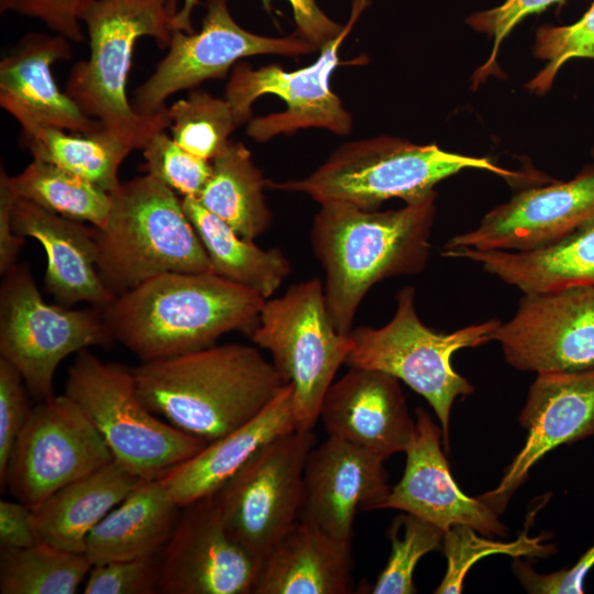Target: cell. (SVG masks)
Segmentation results:
<instances>
[{
  "label": "cell",
  "mask_w": 594,
  "mask_h": 594,
  "mask_svg": "<svg viewBox=\"0 0 594 594\" xmlns=\"http://www.w3.org/2000/svg\"><path fill=\"white\" fill-rule=\"evenodd\" d=\"M266 299L215 273H164L101 308L113 338L142 362L215 345L230 331L250 334Z\"/></svg>",
  "instance_id": "1"
},
{
  "label": "cell",
  "mask_w": 594,
  "mask_h": 594,
  "mask_svg": "<svg viewBox=\"0 0 594 594\" xmlns=\"http://www.w3.org/2000/svg\"><path fill=\"white\" fill-rule=\"evenodd\" d=\"M436 196L396 210L321 205L310 241L324 270V296L336 329L351 332L370 288L384 279L422 272L430 256Z\"/></svg>",
  "instance_id": "2"
},
{
  "label": "cell",
  "mask_w": 594,
  "mask_h": 594,
  "mask_svg": "<svg viewBox=\"0 0 594 594\" xmlns=\"http://www.w3.org/2000/svg\"><path fill=\"white\" fill-rule=\"evenodd\" d=\"M132 372L151 411L208 442L250 421L286 384L256 348L239 343L142 362Z\"/></svg>",
  "instance_id": "3"
},
{
  "label": "cell",
  "mask_w": 594,
  "mask_h": 594,
  "mask_svg": "<svg viewBox=\"0 0 594 594\" xmlns=\"http://www.w3.org/2000/svg\"><path fill=\"white\" fill-rule=\"evenodd\" d=\"M177 0H97L81 15L89 36V56L77 62L65 92L89 118L132 150H142L157 132L169 128L167 108L139 113L128 99L133 48L139 38L169 45Z\"/></svg>",
  "instance_id": "4"
},
{
  "label": "cell",
  "mask_w": 594,
  "mask_h": 594,
  "mask_svg": "<svg viewBox=\"0 0 594 594\" xmlns=\"http://www.w3.org/2000/svg\"><path fill=\"white\" fill-rule=\"evenodd\" d=\"M111 199L95 240L99 275L113 295L164 273H212L182 200L168 186L146 174L121 183Z\"/></svg>",
  "instance_id": "5"
},
{
  "label": "cell",
  "mask_w": 594,
  "mask_h": 594,
  "mask_svg": "<svg viewBox=\"0 0 594 594\" xmlns=\"http://www.w3.org/2000/svg\"><path fill=\"white\" fill-rule=\"evenodd\" d=\"M466 168L486 169L506 179L520 176L485 157L380 136L344 143L305 178L266 180V186L306 194L320 206L346 204L376 210L391 198L417 204L436 196L433 188L439 182Z\"/></svg>",
  "instance_id": "6"
},
{
  "label": "cell",
  "mask_w": 594,
  "mask_h": 594,
  "mask_svg": "<svg viewBox=\"0 0 594 594\" xmlns=\"http://www.w3.org/2000/svg\"><path fill=\"white\" fill-rule=\"evenodd\" d=\"M396 311L385 326L351 330L352 349L345 364L385 372L421 395L436 413L444 449H449L450 414L454 399L474 392L473 385L452 366V354L493 341L501 324L496 318L452 332L427 327L415 307V288L396 295Z\"/></svg>",
  "instance_id": "7"
},
{
  "label": "cell",
  "mask_w": 594,
  "mask_h": 594,
  "mask_svg": "<svg viewBox=\"0 0 594 594\" xmlns=\"http://www.w3.org/2000/svg\"><path fill=\"white\" fill-rule=\"evenodd\" d=\"M64 393L86 413L114 460L142 480H160L209 443L151 411L136 393L132 367L102 362L88 349L68 369Z\"/></svg>",
  "instance_id": "8"
},
{
  "label": "cell",
  "mask_w": 594,
  "mask_h": 594,
  "mask_svg": "<svg viewBox=\"0 0 594 594\" xmlns=\"http://www.w3.org/2000/svg\"><path fill=\"white\" fill-rule=\"evenodd\" d=\"M252 341L270 351L273 365L294 388L296 427L312 430L322 399L352 349L331 320L319 278L302 280L265 300Z\"/></svg>",
  "instance_id": "9"
},
{
  "label": "cell",
  "mask_w": 594,
  "mask_h": 594,
  "mask_svg": "<svg viewBox=\"0 0 594 594\" xmlns=\"http://www.w3.org/2000/svg\"><path fill=\"white\" fill-rule=\"evenodd\" d=\"M366 0H355L349 22L337 37L320 47L318 59L301 69L286 72L267 65L253 69L238 64L228 81L224 99L238 125L249 122L248 134L264 142L299 129L324 128L346 135L352 118L331 90L330 78L339 64V50L360 16Z\"/></svg>",
  "instance_id": "10"
},
{
  "label": "cell",
  "mask_w": 594,
  "mask_h": 594,
  "mask_svg": "<svg viewBox=\"0 0 594 594\" xmlns=\"http://www.w3.org/2000/svg\"><path fill=\"white\" fill-rule=\"evenodd\" d=\"M0 286V354L22 375L38 400L53 396L59 363L89 346L116 340L101 312L46 304L25 265L2 274Z\"/></svg>",
  "instance_id": "11"
},
{
  "label": "cell",
  "mask_w": 594,
  "mask_h": 594,
  "mask_svg": "<svg viewBox=\"0 0 594 594\" xmlns=\"http://www.w3.org/2000/svg\"><path fill=\"white\" fill-rule=\"evenodd\" d=\"M314 430H293L262 447L215 493L230 535L262 560L298 520Z\"/></svg>",
  "instance_id": "12"
},
{
  "label": "cell",
  "mask_w": 594,
  "mask_h": 594,
  "mask_svg": "<svg viewBox=\"0 0 594 594\" xmlns=\"http://www.w3.org/2000/svg\"><path fill=\"white\" fill-rule=\"evenodd\" d=\"M114 458L89 417L65 393L32 406L7 472L12 496L35 507Z\"/></svg>",
  "instance_id": "13"
},
{
  "label": "cell",
  "mask_w": 594,
  "mask_h": 594,
  "mask_svg": "<svg viewBox=\"0 0 594 594\" xmlns=\"http://www.w3.org/2000/svg\"><path fill=\"white\" fill-rule=\"evenodd\" d=\"M317 48L296 35L266 37L242 29L231 16L227 0H208L197 33L174 30L168 51L132 100L142 114L164 109L168 97L212 78H222L239 59L258 54L300 55Z\"/></svg>",
  "instance_id": "14"
},
{
  "label": "cell",
  "mask_w": 594,
  "mask_h": 594,
  "mask_svg": "<svg viewBox=\"0 0 594 594\" xmlns=\"http://www.w3.org/2000/svg\"><path fill=\"white\" fill-rule=\"evenodd\" d=\"M493 341L518 371L594 369V287L524 293L515 315L501 322Z\"/></svg>",
  "instance_id": "15"
},
{
  "label": "cell",
  "mask_w": 594,
  "mask_h": 594,
  "mask_svg": "<svg viewBox=\"0 0 594 594\" xmlns=\"http://www.w3.org/2000/svg\"><path fill=\"white\" fill-rule=\"evenodd\" d=\"M161 562L160 593L253 594L262 560L230 535L212 494L182 507Z\"/></svg>",
  "instance_id": "16"
},
{
  "label": "cell",
  "mask_w": 594,
  "mask_h": 594,
  "mask_svg": "<svg viewBox=\"0 0 594 594\" xmlns=\"http://www.w3.org/2000/svg\"><path fill=\"white\" fill-rule=\"evenodd\" d=\"M594 219V165L568 182L515 194L488 211L479 226L452 237L443 251L527 252L549 246Z\"/></svg>",
  "instance_id": "17"
},
{
  "label": "cell",
  "mask_w": 594,
  "mask_h": 594,
  "mask_svg": "<svg viewBox=\"0 0 594 594\" xmlns=\"http://www.w3.org/2000/svg\"><path fill=\"white\" fill-rule=\"evenodd\" d=\"M518 421L527 430L524 447L499 484L479 496L497 514L548 452L594 437V369L537 374Z\"/></svg>",
  "instance_id": "18"
},
{
  "label": "cell",
  "mask_w": 594,
  "mask_h": 594,
  "mask_svg": "<svg viewBox=\"0 0 594 594\" xmlns=\"http://www.w3.org/2000/svg\"><path fill=\"white\" fill-rule=\"evenodd\" d=\"M380 457L328 437L307 458L298 520L344 540L353 536L361 510H378L391 486Z\"/></svg>",
  "instance_id": "19"
},
{
  "label": "cell",
  "mask_w": 594,
  "mask_h": 594,
  "mask_svg": "<svg viewBox=\"0 0 594 594\" xmlns=\"http://www.w3.org/2000/svg\"><path fill=\"white\" fill-rule=\"evenodd\" d=\"M415 429L405 449L406 465L381 509H397L427 520L443 531L468 525L486 537L505 536L498 514L481 498L463 493L454 482L440 447L441 428L421 407L416 408Z\"/></svg>",
  "instance_id": "20"
},
{
  "label": "cell",
  "mask_w": 594,
  "mask_h": 594,
  "mask_svg": "<svg viewBox=\"0 0 594 594\" xmlns=\"http://www.w3.org/2000/svg\"><path fill=\"white\" fill-rule=\"evenodd\" d=\"M400 381L377 370L350 366L328 388L319 418L329 437L383 460L404 452L415 429Z\"/></svg>",
  "instance_id": "21"
},
{
  "label": "cell",
  "mask_w": 594,
  "mask_h": 594,
  "mask_svg": "<svg viewBox=\"0 0 594 594\" xmlns=\"http://www.w3.org/2000/svg\"><path fill=\"white\" fill-rule=\"evenodd\" d=\"M72 55L61 35L28 33L0 63V106L22 130L52 127L78 133L103 127L86 116L54 80L52 66Z\"/></svg>",
  "instance_id": "22"
},
{
  "label": "cell",
  "mask_w": 594,
  "mask_h": 594,
  "mask_svg": "<svg viewBox=\"0 0 594 594\" xmlns=\"http://www.w3.org/2000/svg\"><path fill=\"white\" fill-rule=\"evenodd\" d=\"M12 228L18 235L33 238L43 246L47 258L45 288L59 305L89 302L102 308L116 298L97 268L95 227L18 198Z\"/></svg>",
  "instance_id": "23"
},
{
  "label": "cell",
  "mask_w": 594,
  "mask_h": 594,
  "mask_svg": "<svg viewBox=\"0 0 594 594\" xmlns=\"http://www.w3.org/2000/svg\"><path fill=\"white\" fill-rule=\"evenodd\" d=\"M296 429L294 388L286 383L254 418L209 442L160 480L176 503L184 507L215 494L262 447Z\"/></svg>",
  "instance_id": "24"
},
{
  "label": "cell",
  "mask_w": 594,
  "mask_h": 594,
  "mask_svg": "<svg viewBox=\"0 0 594 594\" xmlns=\"http://www.w3.org/2000/svg\"><path fill=\"white\" fill-rule=\"evenodd\" d=\"M353 568L351 540L297 520L262 559L253 594H349Z\"/></svg>",
  "instance_id": "25"
},
{
  "label": "cell",
  "mask_w": 594,
  "mask_h": 594,
  "mask_svg": "<svg viewBox=\"0 0 594 594\" xmlns=\"http://www.w3.org/2000/svg\"><path fill=\"white\" fill-rule=\"evenodd\" d=\"M441 255L479 263L485 272L522 293L594 287V219L539 250L514 252L460 248L442 251Z\"/></svg>",
  "instance_id": "26"
},
{
  "label": "cell",
  "mask_w": 594,
  "mask_h": 594,
  "mask_svg": "<svg viewBox=\"0 0 594 594\" xmlns=\"http://www.w3.org/2000/svg\"><path fill=\"white\" fill-rule=\"evenodd\" d=\"M182 512L161 480H142L88 535L92 564L160 554Z\"/></svg>",
  "instance_id": "27"
},
{
  "label": "cell",
  "mask_w": 594,
  "mask_h": 594,
  "mask_svg": "<svg viewBox=\"0 0 594 594\" xmlns=\"http://www.w3.org/2000/svg\"><path fill=\"white\" fill-rule=\"evenodd\" d=\"M142 481L117 460L57 490L33 508L41 541L85 552L90 531Z\"/></svg>",
  "instance_id": "28"
},
{
  "label": "cell",
  "mask_w": 594,
  "mask_h": 594,
  "mask_svg": "<svg viewBox=\"0 0 594 594\" xmlns=\"http://www.w3.org/2000/svg\"><path fill=\"white\" fill-rule=\"evenodd\" d=\"M182 204L207 252L212 273L264 299L272 297L292 272L284 253L278 248L263 250L242 238L195 197H184Z\"/></svg>",
  "instance_id": "29"
},
{
  "label": "cell",
  "mask_w": 594,
  "mask_h": 594,
  "mask_svg": "<svg viewBox=\"0 0 594 594\" xmlns=\"http://www.w3.org/2000/svg\"><path fill=\"white\" fill-rule=\"evenodd\" d=\"M211 175L197 200L228 223L239 235L253 241L271 226L261 170L242 143L229 142L211 161Z\"/></svg>",
  "instance_id": "30"
},
{
  "label": "cell",
  "mask_w": 594,
  "mask_h": 594,
  "mask_svg": "<svg viewBox=\"0 0 594 594\" xmlns=\"http://www.w3.org/2000/svg\"><path fill=\"white\" fill-rule=\"evenodd\" d=\"M21 140L33 160L79 175L110 194L120 187L119 168L133 151L105 129L78 133L35 127L22 130Z\"/></svg>",
  "instance_id": "31"
},
{
  "label": "cell",
  "mask_w": 594,
  "mask_h": 594,
  "mask_svg": "<svg viewBox=\"0 0 594 594\" xmlns=\"http://www.w3.org/2000/svg\"><path fill=\"white\" fill-rule=\"evenodd\" d=\"M16 196L62 217L102 228L111 209V194L86 178L51 163L33 160L10 176Z\"/></svg>",
  "instance_id": "32"
},
{
  "label": "cell",
  "mask_w": 594,
  "mask_h": 594,
  "mask_svg": "<svg viewBox=\"0 0 594 594\" xmlns=\"http://www.w3.org/2000/svg\"><path fill=\"white\" fill-rule=\"evenodd\" d=\"M86 552L40 542L0 547L1 594H75L92 566Z\"/></svg>",
  "instance_id": "33"
},
{
  "label": "cell",
  "mask_w": 594,
  "mask_h": 594,
  "mask_svg": "<svg viewBox=\"0 0 594 594\" xmlns=\"http://www.w3.org/2000/svg\"><path fill=\"white\" fill-rule=\"evenodd\" d=\"M173 140L187 152L212 161L239 127L229 102L206 91H191L167 109Z\"/></svg>",
  "instance_id": "34"
},
{
  "label": "cell",
  "mask_w": 594,
  "mask_h": 594,
  "mask_svg": "<svg viewBox=\"0 0 594 594\" xmlns=\"http://www.w3.org/2000/svg\"><path fill=\"white\" fill-rule=\"evenodd\" d=\"M444 531L405 513L394 518L387 536L392 550L385 568L371 588L373 594H414V571L427 553L442 549Z\"/></svg>",
  "instance_id": "35"
},
{
  "label": "cell",
  "mask_w": 594,
  "mask_h": 594,
  "mask_svg": "<svg viewBox=\"0 0 594 594\" xmlns=\"http://www.w3.org/2000/svg\"><path fill=\"white\" fill-rule=\"evenodd\" d=\"M477 531L468 525L457 524L444 531L442 550L447 558V571L433 593H461L470 568L483 557L504 553L518 558L544 557L553 552L551 544H542L543 537L531 538L525 530L512 542L496 541L479 537Z\"/></svg>",
  "instance_id": "36"
},
{
  "label": "cell",
  "mask_w": 594,
  "mask_h": 594,
  "mask_svg": "<svg viewBox=\"0 0 594 594\" xmlns=\"http://www.w3.org/2000/svg\"><path fill=\"white\" fill-rule=\"evenodd\" d=\"M534 53L547 65L526 87L535 94L547 92L558 73L573 58H594V2L583 16L570 25H542L535 35Z\"/></svg>",
  "instance_id": "37"
},
{
  "label": "cell",
  "mask_w": 594,
  "mask_h": 594,
  "mask_svg": "<svg viewBox=\"0 0 594 594\" xmlns=\"http://www.w3.org/2000/svg\"><path fill=\"white\" fill-rule=\"evenodd\" d=\"M142 152L147 174L184 197L197 198L211 175L210 161L187 152L164 131L155 133Z\"/></svg>",
  "instance_id": "38"
},
{
  "label": "cell",
  "mask_w": 594,
  "mask_h": 594,
  "mask_svg": "<svg viewBox=\"0 0 594 594\" xmlns=\"http://www.w3.org/2000/svg\"><path fill=\"white\" fill-rule=\"evenodd\" d=\"M161 553L94 564L85 580L86 594L160 593Z\"/></svg>",
  "instance_id": "39"
},
{
  "label": "cell",
  "mask_w": 594,
  "mask_h": 594,
  "mask_svg": "<svg viewBox=\"0 0 594 594\" xmlns=\"http://www.w3.org/2000/svg\"><path fill=\"white\" fill-rule=\"evenodd\" d=\"M25 383L20 372L0 358V487H7V472L15 441L29 417Z\"/></svg>",
  "instance_id": "40"
},
{
  "label": "cell",
  "mask_w": 594,
  "mask_h": 594,
  "mask_svg": "<svg viewBox=\"0 0 594 594\" xmlns=\"http://www.w3.org/2000/svg\"><path fill=\"white\" fill-rule=\"evenodd\" d=\"M565 0H506L488 10L471 14L466 23L475 31L486 34L493 40V50L488 61L475 75L477 85L496 67L498 48L512 30L528 15L539 13L554 3Z\"/></svg>",
  "instance_id": "41"
},
{
  "label": "cell",
  "mask_w": 594,
  "mask_h": 594,
  "mask_svg": "<svg viewBox=\"0 0 594 594\" xmlns=\"http://www.w3.org/2000/svg\"><path fill=\"white\" fill-rule=\"evenodd\" d=\"M198 0H184L183 7L174 19V29L194 32L190 15ZM292 6L294 20L305 40L320 48L339 35L343 26L330 20L318 7L316 0H287Z\"/></svg>",
  "instance_id": "42"
},
{
  "label": "cell",
  "mask_w": 594,
  "mask_h": 594,
  "mask_svg": "<svg viewBox=\"0 0 594 594\" xmlns=\"http://www.w3.org/2000/svg\"><path fill=\"white\" fill-rule=\"evenodd\" d=\"M594 565V544L570 569L549 574L536 572L529 563L515 560L513 569L527 592L536 594H582L583 582Z\"/></svg>",
  "instance_id": "43"
},
{
  "label": "cell",
  "mask_w": 594,
  "mask_h": 594,
  "mask_svg": "<svg viewBox=\"0 0 594 594\" xmlns=\"http://www.w3.org/2000/svg\"><path fill=\"white\" fill-rule=\"evenodd\" d=\"M97 0H28L19 13L41 20L68 41L81 42V15Z\"/></svg>",
  "instance_id": "44"
},
{
  "label": "cell",
  "mask_w": 594,
  "mask_h": 594,
  "mask_svg": "<svg viewBox=\"0 0 594 594\" xmlns=\"http://www.w3.org/2000/svg\"><path fill=\"white\" fill-rule=\"evenodd\" d=\"M42 542L33 508L19 501H0V547L26 548Z\"/></svg>",
  "instance_id": "45"
},
{
  "label": "cell",
  "mask_w": 594,
  "mask_h": 594,
  "mask_svg": "<svg viewBox=\"0 0 594 594\" xmlns=\"http://www.w3.org/2000/svg\"><path fill=\"white\" fill-rule=\"evenodd\" d=\"M10 176L1 166L0 172V273L3 274L16 264V257L25 243L24 237L14 233L12 210L18 200Z\"/></svg>",
  "instance_id": "46"
},
{
  "label": "cell",
  "mask_w": 594,
  "mask_h": 594,
  "mask_svg": "<svg viewBox=\"0 0 594 594\" xmlns=\"http://www.w3.org/2000/svg\"><path fill=\"white\" fill-rule=\"evenodd\" d=\"M26 1L28 0H0V11L2 13L9 10H14L18 12L21 6Z\"/></svg>",
  "instance_id": "47"
},
{
  "label": "cell",
  "mask_w": 594,
  "mask_h": 594,
  "mask_svg": "<svg viewBox=\"0 0 594 594\" xmlns=\"http://www.w3.org/2000/svg\"><path fill=\"white\" fill-rule=\"evenodd\" d=\"M592 155H593V157H594V148H593V151H592Z\"/></svg>",
  "instance_id": "48"
}]
</instances>
